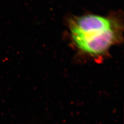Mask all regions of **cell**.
I'll list each match as a JSON object with an SVG mask.
<instances>
[{"label": "cell", "instance_id": "6da1fadb", "mask_svg": "<svg viewBox=\"0 0 124 124\" xmlns=\"http://www.w3.org/2000/svg\"><path fill=\"white\" fill-rule=\"evenodd\" d=\"M123 26L87 36L71 37L72 41L80 53L93 57H102L120 43L123 39Z\"/></svg>", "mask_w": 124, "mask_h": 124}, {"label": "cell", "instance_id": "7a4b0ae2", "mask_svg": "<svg viewBox=\"0 0 124 124\" xmlns=\"http://www.w3.org/2000/svg\"><path fill=\"white\" fill-rule=\"evenodd\" d=\"M71 37L88 35L122 25L120 20L112 16L87 14L74 17L68 21Z\"/></svg>", "mask_w": 124, "mask_h": 124}]
</instances>
